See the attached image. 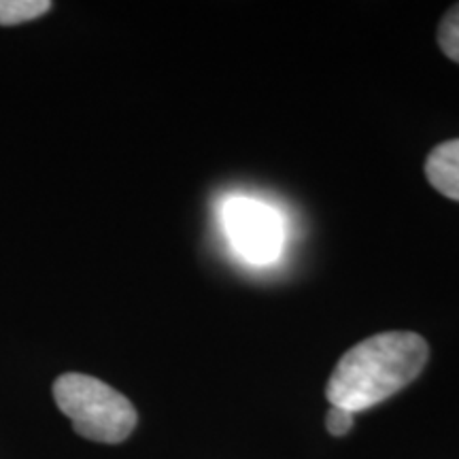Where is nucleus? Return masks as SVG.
I'll return each mask as SVG.
<instances>
[{
  "mask_svg": "<svg viewBox=\"0 0 459 459\" xmlns=\"http://www.w3.org/2000/svg\"><path fill=\"white\" fill-rule=\"evenodd\" d=\"M429 347L415 332H383L349 349L332 372L330 404L359 412L381 404L421 375Z\"/></svg>",
  "mask_w": 459,
  "mask_h": 459,
  "instance_id": "f257e3e1",
  "label": "nucleus"
},
{
  "mask_svg": "<svg viewBox=\"0 0 459 459\" xmlns=\"http://www.w3.org/2000/svg\"><path fill=\"white\" fill-rule=\"evenodd\" d=\"M57 409L71 419L74 432L94 443H124L136 428L132 402L99 378L68 372L54 383Z\"/></svg>",
  "mask_w": 459,
  "mask_h": 459,
  "instance_id": "f03ea898",
  "label": "nucleus"
},
{
  "mask_svg": "<svg viewBox=\"0 0 459 459\" xmlns=\"http://www.w3.org/2000/svg\"><path fill=\"white\" fill-rule=\"evenodd\" d=\"M221 228L240 260L254 266L277 262L283 251V221L277 209L251 196H230L221 204Z\"/></svg>",
  "mask_w": 459,
  "mask_h": 459,
  "instance_id": "7ed1b4c3",
  "label": "nucleus"
},
{
  "mask_svg": "<svg viewBox=\"0 0 459 459\" xmlns=\"http://www.w3.org/2000/svg\"><path fill=\"white\" fill-rule=\"evenodd\" d=\"M426 175L443 196L459 200V139L440 143L432 149L426 162Z\"/></svg>",
  "mask_w": 459,
  "mask_h": 459,
  "instance_id": "20e7f679",
  "label": "nucleus"
},
{
  "mask_svg": "<svg viewBox=\"0 0 459 459\" xmlns=\"http://www.w3.org/2000/svg\"><path fill=\"white\" fill-rule=\"evenodd\" d=\"M49 9V0H0V26L24 24L45 15Z\"/></svg>",
  "mask_w": 459,
  "mask_h": 459,
  "instance_id": "39448f33",
  "label": "nucleus"
},
{
  "mask_svg": "<svg viewBox=\"0 0 459 459\" xmlns=\"http://www.w3.org/2000/svg\"><path fill=\"white\" fill-rule=\"evenodd\" d=\"M438 45L446 57L459 65V4L446 11L438 26Z\"/></svg>",
  "mask_w": 459,
  "mask_h": 459,
  "instance_id": "423d86ee",
  "label": "nucleus"
},
{
  "mask_svg": "<svg viewBox=\"0 0 459 459\" xmlns=\"http://www.w3.org/2000/svg\"><path fill=\"white\" fill-rule=\"evenodd\" d=\"M353 412L332 406L328 411V417H325V428H328L332 436H344L353 428Z\"/></svg>",
  "mask_w": 459,
  "mask_h": 459,
  "instance_id": "0eeeda50",
  "label": "nucleus"
}]
</instances>
